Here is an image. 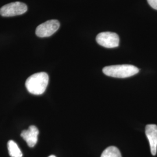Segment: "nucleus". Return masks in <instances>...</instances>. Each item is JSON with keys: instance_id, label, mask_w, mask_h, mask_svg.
<instances>
[{"instance_id": "nucleus-1", "label": "nucleus", "mask_w": 157, "mask_h": 157, "mask_svg": "<svg viewBox=\"0 0 157 157\" xmlns=\"http://www.w3.org/2000/svg\"><path fill=\"white\" fill-rule=\"evenodd\" d=\"M48 81L49 77L47 73H34L27 78L25 86L30 93L34 95H40L45 92Z\"/></svg>"}, {"instance_id": "nucleus-2", "label": "nucleus", "mask_w": 157, "mask_h": 157, "mask_svg": "<svg viewBox=\"0 0 157 157\" xmlns=\"http://www.w3.org/2000/svg\"><path fill=\"white\" fill-rule=\"evenodd\" d=\"M102 72L108 76L117 78H126L139 73V68L132 65H117L103 68Z\"/></svg>"}, {"instance_id": "nucleus-3", "label": "nucleus", "mask_w": 157, "mask_h": 157, "mask_svg": "<svg viewBox=\"0 0 157 157\" xmlns=\"http://www.w3.org/2000/svg\"><path fill=\"white\" fill-rule=\"evenodd\" d=\"M28 11V6L21 2L7 4L0 9V15L2 17H11L20 15Z\"/></svg>"}, {"instance_id": "nucleus-4", "label": "nucleus", "mask_w": 157, "mask_h": 157, "mask_svg": "<svg viewBox=\"0 0 157 157\" xmlns=\"http://www.w3.org/2000/svg\"><path fill=\"white\" fill-rule=\"evenodd\" d=\"M96 41L98 44L104 47L112 48L118 47L119 37L115 33L109 32H101L97 36Z\"/></svg>"}, {"instance_id": "nucleus-5", "label": "nucleus", "mask_w": 157, "mask_h": 157, "mask_svg": "<svg viewBox=\"0 0 157 157\" xmlns=\"http://www.w3.org/2000/svg\"><path fill=\"white\" fill-rule=\"evenodd\" d=\"M60 27V23L56 19L50 20L38 26L36 34L39 37H47L55 33Z\"/></svg>"}, {"instance_id": "nucleus-6", "label": "nucleus", "mask_w": 157, "mask_h": 157, "mask_svg": "<svg viewBox=\"0 0 157 157\" xmlns=\"http://www.w3.org/2000/svg\"><path fill=\"white\" fill-rule=\"evenodd\" d=\"M146 135L150 146L152 155H155L157 151V126L156 124H147L146 127Z\"/></svg>"}, {"instance_id": "nucleus-7", "label": "nucleus", "mask_w": 157, "mask_h": 157, "mask_svg": "<svg viewBox=\"0 0 157 157\" xmlns=\"http://www.w3.org/2000/svg\"><path fill=\"white\" fill-rule=\"evenodd\" d=\"M39 133V130L35 126H30L28 130H23L21 136L30 147H33L37 143Z\"/></svg>"}, {"instance_id": "nucleus-8", "label": "nucleus", "mask_w": 157, "mask_h": 157, "mask_svg": "<svg viewBox=\"0 0 157 157\" xmlns=\"http://www.w3.org/2000/svg\"><path fill=\"white\" fill-rule=\"evenodd\" d=\"M8 150L11 157H22V152L14 141L10 140L8 142Z\"/></svg>"}, {"instance_id": "nucleus-9", "label": "nucleus", "mask_w": 157, "mask_h": 157, "mask_svg": "<svg viewBox=\"0 0 157 157\" xmlns=\"http://www.w3.org/2000/svg\"><path fill=\"white\" fill-rule=\"evenodd\" d=\"M101 157H122V155L117 147L110 146L102 152Z\"/></svg>"}, {"instance_id": "nucleus-10", "label": "nucleus", "mask_w": 157, "mask_h": 157, "mask_svg": "<svg viewBox=\"0 0 157 157\" xmlns=\"http://www.w3.org/2000/svg\"><path fill=\"white\" fill-rule=\"evenodd\" d=\"M147 1L153 9L157 10V0H147Z\"/></svg>"}, {"instance_id": "nucleus-11", "label": "nucleus", "mask_w": 157, "mask_h": 157, "mask_svg": "<svg viewBox=\"0 0 157 157\" xmlns=\"http://www.w3.org/2000/svg\"><path fill=\"white\" fill-rule=\"evenodd\" d=\"M56 157V156H55V155H50V157Z\"/></svg>"}]
</instances>
